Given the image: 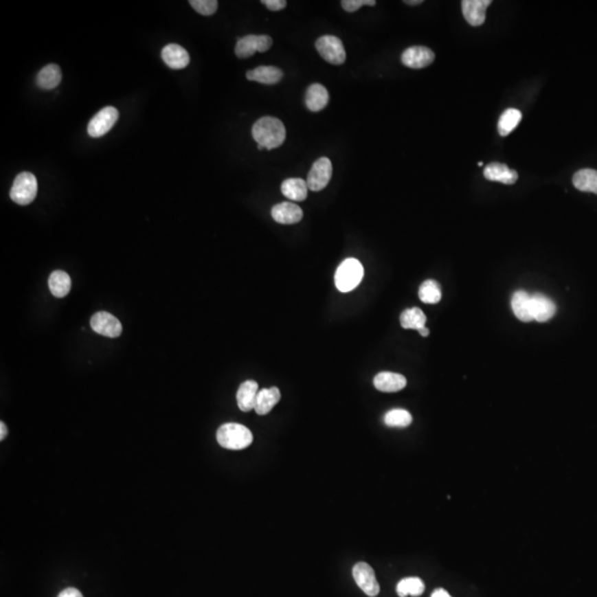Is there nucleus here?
<instances>
[{"instance_id":"obj_1","label":"nucleus","mask_w":597,"mask_h":597,"mask_svg":"<svg viewBox=\"0 0 597 597\" xmlns=\"http://www.w3.org/2000/svg\"><path fill=\"white\" fill-rule=\"evenodd\" d=\"M252 137L258 143V150H273L283 144L286 132L280 120L264 116L252 126Z\"/></svg>"},{"instance_id":"obj_2","label":"nucleus","mask_w":597,"mask_h":597,"mask_svg":"<svg viewBox=\"0 0 597 597\" xmlns=\"http://www.w3.org/2000/svg\"><path fill=\"white\" fill-rule=\"evenodd\" d=\"M217 442L221 447L229 450H243L249 447L254 440L251 431L244 425L227 423L217 431Z\"/></svg>"},{"instance_id":"obj_3","label":"nucleus","mask_w":597,"mask_h":597,"mask_svg":"<svg viewBox=\"0 0 597 597\" xmlns=\"http://www.w3.org/2000/svg\"><path fill=\"white\" fill-rule=\"evenodd\" d=\"M364 277V268L357 259L348 258L343 261L335 272V286L341 292H350L355 289Z\"/></svg>"},{"instance_id":"obj_4","label":"nucleus","mask_w":597,"mask_h":597,"mask_svg":"<svg viewBox=\"0 0 597 597\" xmlns=\"http://www.w3.org/2000/svg\"><path fill=\"white\" fill-rule=\"evenodd\" d=\"M38 193V181L34 174L23 172L14 179L10 190V199L18 205L32 204Z\"/></svg>"},{"instance_id":"obj_5","label":"nucleus","mask_w":597,"mask_h":597,"mask_svg":"<svg viewBox=\"0 0 597 597\" xmlns=\"http://www.w3.org/2000/svg\"><path fill=\"white\" fill-rule=\"evenodd\" d=\"M315 48L326 63L334 65H341L346 63V49L342 41L335 36L326 34L319 38L315 43Z\"/></svg>"},{"instance_id":"obj_6","label":"nucleus","mask_w":597,"mask_h":597,"mask_svg":"<svg viewBox=\"0 0 597 597\" xmlns=\"http://www.w3.org/2000/svg\"><path fill=\"white\" fill-rule=\"evenodd\" d=\"M272 39L267 34H248L238 40L235 54L240 59L250 58L256 52H266L271 48Z\"/></svg>"},{"instance_id":"obj_7","label":"nucleus","mask_w":597,"mask_h":597,"mask_svg":"<svg viewBox=\"0 0 597 597\" xmlns=\"http://www.w3.org/2000/svg\"><path fill=\"white\" fill-rule=\"evenodd\" d=\"M332 172V163L328 157H321L315 161L306 179L308 190L313 192L324 190L331 181Z\"/></svg>"},{"instance_id":"obj_8","label":"nucleus","mask_w":597,"mask_h":597,"mask_svg":"<svg viewBox=\"0 0 597 597\" xmlns=\"http://www.w3.org/2000/svg\"><path fill=\"white\" fill-rule=\"evenodd\" d=\"M117 119H119V112L115 108L106 106L102 109L89 123V135L95 139L105 135L111 128H113Z\"/></svg>"},{"instance_id":"obj_9","label":"nucleus","mask_w":597,"mask_h":597,"mask_svg":"<svg viewBox=\"0 0 597 597\" xmlns=\"http://www.w3.org/2000/svg\"><path fill=\"white\" fill-rule=\"evenodd\" d=\"M91 328L95 333L108 337H117L122 334V324L109 312L100 311L92 315Z\"/></svg>"},{"instance_id":"obj_10","label":"nucleus","mask_w":597,"mask_h":597,"mask_svg":"<svg viewBox=\"0 0 597 597\" xmlns=\"http://www.w3.org/2000/svg\"><path fill=\"white\" fill-rule=\"evenodd\" d=\"M353 578L357 586L368 596L375 597L379 594L381 589L371 565L364 562L355 564L353 567Z\"/></svg>"},{"instance_id":"obj_11","label":"nucleus","mask_w":597,"mask_h":597,"mask_svg":"<svg viewBox=\"0 0 597 597\" xmlns=\"http://www.w3.org/2000/svg\"><path fill=\"white\" fill-rule=\"evenodd\" d=\"M435 61V54L426 47H411L402 54V63L411 69L426 68Z\"/></svg>"},{"instance_id":"obj_12","label":"nucleus","mask_w":597,"mask_h":597,"mask_svg":"<svg viewBox=\"0 0 597 597\" xmlns=\"http://www.w3.org/2000/svg\"><path fill=\"white\" fill-rule=\"evenodd\" d=\"M491 3V0H464L462 9L464 19L471 26H482L486 21V12Z\"/></svg>"},{"instance_id":"obj_13","label":"nucleus","mask_w":597,"mask_h":597,"mask_svg":"<svg viewBox=\"0 0 597 597\" xmlns=\"http://www.w3.org/2000/svg\"><path fill=\"white\" fill-rule=\"evenodd\" d=\"M533 321L544 323L551 320L556 313V306L549 297L542 293L531 295Z\"/></svg>"},{"instance_id":"obj_14","label":"nucleus","mask_w":597,"mask_h":597,"mask_svg":"<svg viewBox=\"0 0 597 597\" xmlns=\"http://www.w3.org/2000/svg\"><path fill=\"white\" fill-rule=\"evenodd\" d=\"M272 218L282 225L297 224L303 217V212L300 207L293 203L284 201L275 205L271 210Z\"/></svg>"},{"instance_id":"obj_15","label":"nucleus","mask_w":597,"mask_h":597,"mask_svg":"<svg viewBox=\"0 0 597 597\" xmlns=\"http://www.w3.org/2000/svg\"><path fill=\"white\" fill-rule=\"evenodd\" d=\"M161 59L167 67L174 70H181L190 65V58L188 52L181 45L170 43L161 50Z\"/></svg>"},{"instance_id":"obj_16","label":"nucleus","mask_w":597,"mask_h":597,"mask_svg":"<svg viewBox=\"0 0 597 597\" xmlns=\"http://www.w3.org/2000/svg\"><path fill=\"white\" fill-rule=\"evenodd\" d=\"M407 384L406 377L392 372H381L374 377V386L384 393H396L402 391Z\"/></svg>"},{"instance_id":"obj_17","label":"nucleus","mask_w":597,"mask_h":597,"mask_svg":"<svg viewBox=\"0 0 597 597\" xmlns=\"http://www.w3.org/2000/svg\"><path fill=\"white\" fill-rule=\"evenodd\" d=\"M484 179L491 181H498L506 185L515 184L518 181V173L511 170L506 164L490 163L484 170Z\"/></svg>"},{"instance_id":"obj_18","label":"nucleus","mask_w":597,"mask_h":597,"mask_svg":"<svg viewBox=\"0 0 597 597\" xmlns=\"http://www.w3.org/2000/svg\"><path fill=\"white\" fill-rule=\"evenodd\" d=\"M511 308L513 313L522 322H532V306H531V295L523 290L515 291L511 299Z\"/></svg>"},{"instance_id":"obj_19","label":"nucleus","mask_w":597,"mask_h":597,"mask_svg":"<svg viewBox=\"0 0 597 597\" xmlns=\"http://www.w3.org/2000/svg\"><path fill=\"white\" fill-rule=\"evenodd\" d=\"M281 393L278 387L262 388L258 392L255 412L258 415H267L280 402Z\"/></svg>"},{"instance_id":"obj_20","label":"nucleus","mask_w":597,"mask_h":597,"mask_svg":"<svg viewBox=\"0 0 597 597\" xmlns=\"http://www.w3.org/2000/svg\"><path fill=\"white\" fill-rule=\"evenodd\" d=\"M282 77V71L277 67H272V65H260V67L247 72V79L267 85L280 82Z\"/></svg>"},{"instance_id":"obj_21","label":"nucleus","mask_w":597,"mask_h":597,"mask_svg":"<svg viewBox=\"0 0 597 597\" xmlns=\"http://www.w3.org/2000/svg\"><path fill=\"white\" fill-rule=\"evenodd\" d=\"M259 386L255 381H246L239 386L237 392L238 407L243 412H250L255 409L256 399H257Z\"/></svg>"},{"instance_id":"obj_22","label":"nucleus","mask_w":597,"mask_h":597,"mask_svg":"<svg viewBox=\"0 0 597 597\" xmlns=\"http://www.w3.org/2000/svg\"><path fill=\"white\" fill-rule=\"evenodd\" d=\"M328 92L322 85L315 83L310 85L306 93V108L311 112H319L326 108L328 103Z\"/></svg>"},{"instance_id":"obj_23","label":"nucleus","mask_w":597,"mask_h":597,"mask_svg":"<svg viewBox=\"0 0 597 597\" xmlns=\"http://www.w3.org/2000/svg\"><path fill=\"white\" fill-rule=\"evenodd\" d=\"M308 184L302 179H286L281 185V192L290 201H304L308 197Z\"/></svg>"},{"instance_id":"obj_24","label":"nucleus","mask_w":597,"mask_h":597,"mask_svg":"<svg viewBox=\"0 0 597 597\" xmlns=\"http://www.w3.org/2000/svg\"><path fill=\"white\" fill-rule=\"evenodd\" d=\"M49 289L56 297H65L71 290L70 275L63 270L52 272L48 280Z\"/></svg>"},{"instance_id":"obj_25","label":"nucleus","mask_w":597,"mask_h":597,"mask_svg":"<svg viewBox=\"0 0 597 597\" xmlns=\"http://www.w3.org/2000/svg\"><path fill=\"white\" fill-rule=\"evenodd\" d=\"M61 79H63V74L59 65H48L38 74L37 85L43 90H52L57 88L61 82Z\"/></svg>"},{"instance_id":"obj_26","label":"nucleus","mask_w":597,"mask_h":597,"mask_svg":"<svg viewBox=\"0 0 597 597\" xmlns=\"http://www.w3.org/2000/svg\"><path fill=\"white\" fill-rule=\"evenodd\" d=\"M573 185L581 192L597 195V170L584 168L573 176Z\"/></svg>"},{"instance_id":"obj_27","label":"nucleus","mask_w":597,"mask_h":597,"mask_svg":"<svg viewBox=\"0 0 597 597\" xmlns=\"http://www.w3.org/2000/svg\"><path fill=\"white\" fill-rule=\"evenodd\" d=\"M522 120L521 111L517 109H508L501 114L498 122V132L501 136L509 135L518 126Z\"/></svg>"},{"instance_id":"obj_28","label":"nucleus","mask_w":597,"mask_h":597,"mask_svg":"<svg viewBox=\"0 0 597 597\" xmlns=\"http://www.w3.org/2000/svg\"><path fill=\"white\" fill-rule=\"evenodd\" d=\"M401 326L404 328H413L417 330L425 328L426 324V315L419 308H411L405 310L401 315Z\"/></svg>"},{"instance_id":"obj_29","label":"nucleus","mask_w":597,"mask_h":597,"mask_svg":"<svg viewBox=\"0 0 597 597\" xmlns=\"http://www.w3.org/2000/svg\"><path fill=\"white\" fill-rule=\"evenodd\" d=\"M399 597L420 596L425 591V584L419 578H406L399 581L396 587Z\"/></svg>"},{"instance_id":"obj_30","label":"nucleus","mask_w":597,"mask_h":597,"mask_svg":"<svg viewBox=\"0 0 597 597\" xmlns=\"http://www.w3.org/2000/svg\"><path fill=\"white\" fill-rule=\"evenodd\" d=\"M419 299L426 304H436L442 300L440 286L435 280H426L418 292Z\"/></svg>"},{"instance_id":"obj_31","label":"nucleus","mask_w":597,"mask_h":597,"mask_svg":"<svg viewBox=\"0 0 597 597\" xmlns=\"http://www.w3.org/2000/svg\"><path fill=\"white\" fill-rule=\"evenodd\" d=\"M413 422L411 413L401 408L387 412L384 416V423L388 427L405 428Z\"/></svg>"},{"instance_id":"obj_32","label":"nucleus","mask_w":597,"mask_h":597,"mask_svg":"<svg viewBox=\"0 0 597 597\" xmlns=\"http://www.w3.org/2000/svg\"><path fill=\"white\" fill-rule=\"evenodd\" d=\"M190 3L196 12L203 16H212L218 9V1L216 0H190Z\"/></svg>"},{"instance_id":"obj_33","label":"nucleus","mask_w":597,"mask_h":597,"mask_svg":"<svg viewBox=\"0 0 597 597\" xmlns=\"http://www.w3.org/2000/svg\"><path fill=\"white\" fill-rule=\"evenodd\" d=\"M343 9L348 12H354L359 10L363 6H375V0H343L341 1Z\"/></svg>"},{"instance_id":"obj_34","label":"nucleus","mask_w":597,"mask_h":597,"mask_svg":"<svg viewBox=\"0 0 597 597\" xmlns=\"http://www.w3.org/2000/svg\"><path fill=\"white\" fill-rule=\"evenodd\" d=\"M262 3L271 12H279L286 7V0H264Z\"/></svg>"},{"instance_id":"obj_35","label":"nucleus","mask_w":597,"mask_h":597,"mask_svg":"<svg viewBox=\"0 0 597 597\" xmlns=\"http://www.w3.org/2000/svg\"><path fill=\"white\" fill-rule=\"evenodd\" d=\"M58 597H83L82 593L74 587L63 589Z\"/></svg>"},{"instance_id":"obj_36","label":"nucleus","mask_w":597,"mask_h":597,"mask_svg":"<svg viewBox=\"0 0 597 597\" xmlns=\"http://www.w3.org/2000/svg\"><path fill=\"white\" fill-rule=\"evenodd\" d=\"M431 597H451L449 593L444 589H437L433 592Z\"/></svg>"},{"instance_id":"obj_37","label":"nucleus","mask_w":597,"mask_h":597,"mask_svg":"<svg viewBox=\"0 0 597 597\" xmlns=\"http://www.w3.org/2000/svg\"><path fill=\"white\" fill-rule=\"evenodd\" d=\"M7 433H8V429H7L6 425L3 422L0 423V440L6 438Z\"/></svg>"},{"instance_id":"obj_38","label":"nucleus","mask_w":597,"mask_h":597,"mask_svg":"<svg viewBox=\"0 0 597 597\" xmlns=\"http://www.w3.org/2000/svg\"><path fill=\"white\" fill-rule=\"evenodd\" d=\"M404 3L409 6H417V5L423 3V0H405Z\"/></svg>"},{"instance_id":"obj_39","label":"nucleus","mask_w":597,"mask_h":597,"mask_svg":"<svg viewBox=\"0 0 597 597\" xmlns=\"http://www.w3.org/2000/svg\"><path fill=\"white\" fill-rule=\"evenodd\" d=\"M418 332H419V334H420V335H422V337H428V335H429V330H428V328H426V326H425V328H419Z\"/></svg>"},{"instance_id":"obj_40","label":"nucleus","mask_w":597,"mask_h":597,"mask_svg":"<svg viewBox=\"0 0 597 597\" xmlns=\"http://www.w3.org/2000/svg\"><path fill=\"white\" fill-rule=\"evenodd\" d=\"M482 164H484V163H482V161H479V163H478L479 166H482Z\"/></svg>"}]
</instances>
